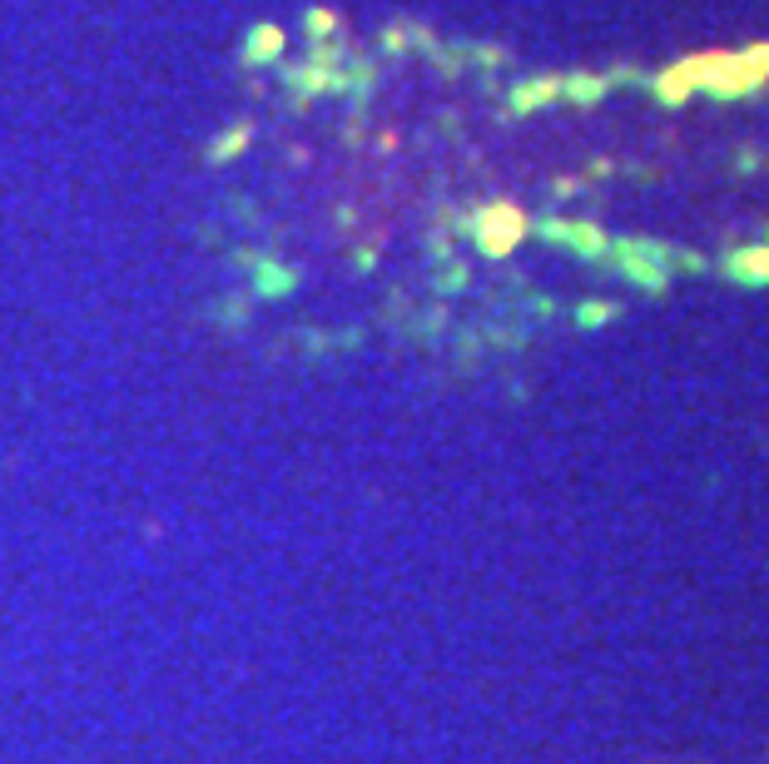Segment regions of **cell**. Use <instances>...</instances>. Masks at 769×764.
I'll list each match as a JSON object with an SVG mask.
<instances>
[{
  "instance_id": "6da1fadb",
  "label": "cell",
  "mask_w": 769,
  "mask_h": 764,
  "mask_svg": "<svg viewBox=\"0 0 769 764\" xmlns=\"http://www.w3.org/2000/svg\"><path fill=\"white\" fill-rule=\"evenodd\" d=\"M516 234H521V219L512 209H492L487 224H482V239H487L492 254H507V244H516Z\"/></svg>"
},
{
  "instance_id": "7a4b0ae2",
  "label": "cell",
  "mask_w": 769,
  "mask_h": 764,
  "mask_svg": "<svg viewBox=\"0 0 769 764\" xmlns=\"http://www.w3.org/2000/svg\"><path fill=\"white\" fill-rule=\"evenodd\" d=\"M626 273H636L645 288H660L665 283V273H660V263H655V249H645V244H626Z\"/></svg>"
},
{
  "instance_id": "3957f363",
  "label": "cell",
  "mask_w": 769,
  "mask_h": 764,
  "mask_svg": "<svg viewBox=\"0 0 769 764\" xmlns=\"http://www.w3.org/2000/svg\"><path fill=\"white\" fill-rule=\"evenodd\" d=\"M730 273L740 283H769V249H740L730 258Z\"/></svg>"
},
{
  "instance_id": "277c9868",
  "label": "cell",
  "mask_w": 769,
  "mask_h": 764,
  "mask_svg": "<svg viewBox=\"0 0 769 764\" xmlns=\"http://www.w3.org/2000/svg\"><path fill=\"white\" fill-rule=\"evenodd\" d=\"M546 234L576 244L581 254H601V234H596V229H581V224H576V229H571V224H546Z\"/></svg>"
},
{
  "instance_id": "5b68a950",
  "label": "cell",
  "mask_w": 769,
  "mask_h": 764,
  "mask_svg": "<svg viewBox=\"0 0 769 764\" xmlns=\"http://www.w3.org/2000/svg\"><path fill=\"white\" fill-rule=\"evenodd\" d=\"M293 273L288 268H258V293H288Z\"/></svg>"
},
{
  "instance_id": "8992f818",
  "label": "cell",
  "mask_w": 769,
  "mask_h": 764,
  "mask_svg": "<svg viewBox=\"0 0 769 764\" xmlns=\"http://www.w3.org/2000/svg\"><path fill=\"white\" fill-rule=\"evenodd\" d=\"M278 30H254V45L244 50V60H268V55H278Z\"/></svg>"
}]
</instances>
